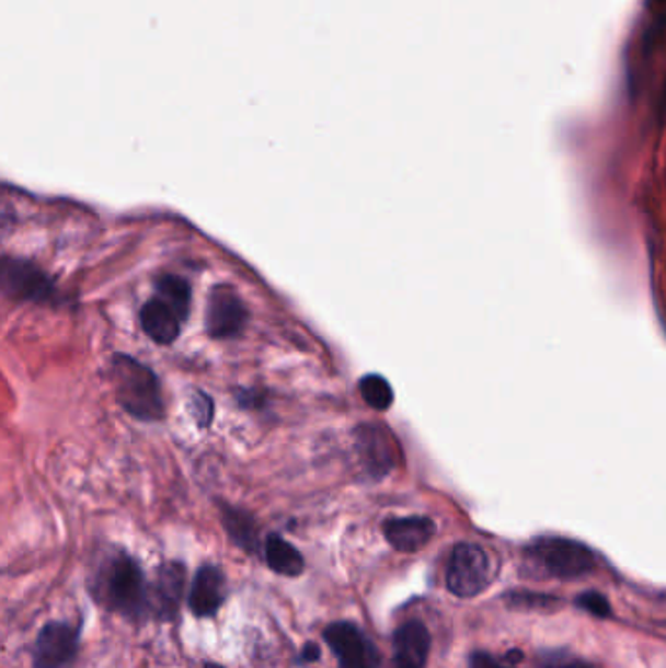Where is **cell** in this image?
<instances>
[{
	"mask_svg": "<svg viewBox=\"0 0 666 668\" xmlns=\"http://www.w3.org/2000/svg\"><path fill=\"white\" fill-rule=\"evenodd\" d=\"M92 597L110 612L134 622L151 615V585L139 563L126 551L112 553L102 561L94 577Z\"/></svg>",
	"mask_w": 666,
	"mask_h": 668,
	"instance_id": "cell-1",
	"label": "cell"
},
{
	"mask_svg": "<svg viewBox=\"0 0 666 668\" xmlns=\"http://www.w3.org/2000/svg\"><path fill=\"white\" fill-rule=\"evenodd\" d=\"M112 380L116 388L117 401L129 415L141 421L162 418L164 403L161 385L147 366L129 356H116L112 361Z\"/></svg>",
	"mask_w": 666,
	"mask_h": 668,
	"instance_id": "cell-2",
	"label": "cell"
},
{
	"mask_svg": "<svg viewBox=\"0 0 666 668\" xmlns=\"http://www.w3.org/2000/svg\"><path fill=\"white\" fill-rule=\"evenodd\" d=\"M526 555L550 577L573 580L586 577L596 567L593 550L583 542L559 535H541L528 543Z\"/></svg>",
	"mask_w": 666,
	"mask_h": 668,
	"instance_id": "cell-3",
	"label": "cell"
},
{
	"mask_svg": "<svg viewBox=\"0 0 666 668\" xmlns=\"http://www.w3.org/2000/svg\"><path fill=\"white\" fill-rule=\"evenodd\" d=\"M495 578L491 557L478 543H458L446 567V587L453 597L475 598L491 587Z\"/></svg>",
	"mask_w": 666,
	"mask_h": 668,
	"instance_id": "cell-4",
	"label": "cell"
},
{
	"mask_svg": "<svg viewBox=\"0 0 666 668\" xmlns=\"http://www.w3.org/2000/svg\"><path fill=\"white\" fill-rule=\"evenodd\" d=\"M323 640L338 660V668H379L378 647L356 623H329Z\"/></svg>",
	"mask_w": 666,
	"mask_h": 668,
	"instance_id": "cell-5",
	"label": "cell"
},
{
	"mask_svg": "<svg viewBox=\"0 0 666 668\" xmlns=\"http://www.w3.org/2000/svg\"><path fill=\"white\" fill-rule=\"evenodd\" d=\"M81 645V625L69 622H47L32 647L34 668H65L77 659Z\"/></svg>",
	"mask_w": 666,
	"mask_h": 668,
	"instance_id": "cell-6",
	"label": "cell"
},
{
	"mask_svg": "<svg viewBox=\"0 0 666 668\" xmlns=\"http://www.w3.org/2000/svg\"><path fill=\"white\" fill-rule=\"evenodd\" d=\"M249 321V311L243 299L231 286H216L207 301V331L216 338H233L243 333Z\"/></svg>",
	"mask_w": 666,
	"mask_h": 668,
	"instance_id": "cell-7",
	"label": "cell"
},
{
	"mask_svg": "<svg viewBox=\"0 0 666 668\" xmlns=\"http://www.w3.org/2000/svg\"><path fill=\"white\" fill-rule=\"evenodd\" d=\"M186 590V567L179 561H166L157 569L151 585V615L171 622L181 610Z\"/></svg>",
	"mask_w": 666,
	"mask_h": 668,
	"instance_id": "cell-8",
	"label": "cell"
},
{
	"mask_svg": "<svg viewBox=\"0 0 666 668\" xmlns=\"http://www.w3.org/2000/svg\"><path fill=\"white\" fill-rule=\"evenodd\" d=\"M358 452L369 475L386 477L395 470L397 442L383 425H364L358 428Z\"/></svg>",
	"mask_w": 666,
	"mask_h": 668,
	"instance_id": "cell-9",
	"label": "cell"
},
{
	"mask_svg": "<svg viewBox=\"0 0 666 668\" xmlns=\"http://www.w3.org/2000/svg\"><path fill=\"white\" fill-rule=\"evenodd\" d=\"M229 588L223 571L216 565L199 567L190 587V612L198 618H211L226 604Z\"/></svg>",
	"mask_w": 666,
	"mask_h": 668,
	"instance_id": "cell-10",
	"label": "cell"
},
{
	"mask_svg": "<svg viewBox=\"0 0 666 668\" xmlns=\"http://www.w3.org/2000/svg\"><path fill=\"white\" fill-rule=\"evenodd\" d=\"M433 637L421 620L401 623L393 633V665L395 668H426Z\"/></svg>",
	"mask_w": 666,
	"mask_h": 668,
	"instance_id": "cell-11",
	"label": "cell"
},
{
	"mask_svg": "<svg viewBox=\"0 0 666 668\" xmlns=\"http://www.w3.org/2000/svg\"><path fill=\"white\" fill-rule=\"evenodd\" d=\"M4 286L14 298L32 301H49L55 291L44 272L19 258H4Z\"/></svg>",
	"mask_w": 666,
	"mask_h": 668,
	"instance_id": "cell-12",
	"label": "cell"
},
{
	"mask_svg": "<svg viewBox=\"0 0 666 668\" xmlns=\"http://www.w3.org/2000/svg\"><path fill=\"white\" fill-rule=\"evenodd\" d=\"M436 533V525L428 516H405L389 518L383 522V535L393 550L401 553H416L430 542Z\"/></svg>",
	"mask_w": 666,
	"mask_h": 668,
	"instance_id": "cell-13",
	"label": "cell"
},
{
	"mask_svg": "<svg viewBox=\"0 0 666 668\" xmlns=\"http://www.w3.org/2000/svg\"><path fill=\"white\" fill-rule=\"evenodd\" d=\"M139 319L145 333L149 338H153L154 343L171 344L181 334V316L176 315L174 309L169 308L162 299H149L141 309Z\"/></svg>",
	"mask_w": 666,
	"mask_h": 668,
	"instance_id": "cell-14",
	"label": "cell"
},
{
	"mask_svg": "<svg viewBox=\"0 0 666 668\" xmlns=\"http://www.w3.org/2000/svg\"><path fill=\"white\" fill-rule=\"evenodd\" d=\"M264 560L276 575L299 577L306 571V560L288 540L278 533H271L264 542Z\"/></svg>",
	"mask_w": 666,
	"mask_h": 668,
	"instance_id": "cell-15",
	"label": "cell"
},
{
	"mask_svg": "<svg viewBox=\"0 0 666 668\" xmlns=\"http://www.w3.org/2000/svg\"><path fill=\"white\" fill-rule=\"evenodd\" d=\"M223 526L227 533L231 535L241 550L246 553H256L259 551V526L254 522L253 516L249 512H243L233 506L223 508Z\"/></svg>",
	"mask_w": 666,
	"mask_h": 668,
	"instance_id": "cell-16",
	"label": "cell"
},
{
	"mask_svg": "<svg viewBox=\"0 0 666 668\" xmlns=\"http://www.w3.org/2000/svg\"><path fill=\"white\" fill-rule=\"evenodd\" d=\"M157 293L169 308L174 309L181 321L188 319L192 306V288L188 281L174 274H164L157 280Z\"/></svg>",
	"mask_w": 666,
	"mask_h": 668,
	"instance_id": "cell-17",
	"label": "cell"
},
{
	"mask_svg": "<svg viewBox=\"0 0 666 668\" xmlns=\"http://www.w3.org/2000/svg\"><path fill=\"white\" fill-rule=\"evenodd\" d=\"M360 393L364 401L376 411H388L393 405V388L389 381L378 373H369L361 378Z\"/></svg>",
	"mask_w": 666,
	"mask_h": 668,
	"instance_id": "cell-18",
	"label": "cell"
},
{
	"mask_svg": "<svg viewBox=\"0 0 666 668\" xmlns=\"http://www.w3.org/2000/svg\"><path fill=\"white\" fill-rule=\"evenodd\" d=\"M506 602L510 608H518V610H536V612H543V610H555V606L561 604V600L558 597H551V595H543V592H531V590H514L508 597Z\"/></svg>",
	"mask_w": 666,
	"mask_h": 668,
	"instance_id": "cell-19",
	"label": "cell"
},
{
	"mask_svg": "<svg viewBox=\"0 0 666 668\" xmlns=\"http://www.w3.org/2000/svg\"><path fill=\"white\" fill-rule=\"evenodd\" d=\"M538 668H593L590 663L567 649H543L538 653Z\"/></svg>",
	"mask_w": 666,
	"mask_h": 668,
	"instance_id": "cell-20",
	"label": "cell"
},
{
	"mask_svg": "<svg viewBox=\"0 0 666 668\" xmlns=\"http://www.w3.org/2000/svg\"><path fill=\"white\" fill-rule=\"evenodd\" d=\"M575 606L578 610L586 612V614L595 615V618H600V620L612 618V604H610V600L604 597L602 592H598V590H586V592H581V595L575 598Z\"/></svg>",
	"mask_w": 666,
	"mask_h": 668,
	"instance_id": "cell-21",
	"label": "cell"
},
{
	"mask_svg": "<svg viewBox=\"0 0 666 668\" xmlns=\"http://www.w3.org/2000/svg\"><path fill=\"white\" fill-rule=\"evenodd\" d=\"M190 408H192V415H194L199 426H207L211 423L214 405H211V399L207 398L206 393H196L192 403H190Z\"/></svg>",
	"mask_w": 666,
	"mask_h": 668,
	"instance_id": "cell-22",
	"label": "cell"
},
{
	"mask_svg": "<svg viewBox=\"0 0 666 668\" xmlns=\"http://www.w3.org/2000/svg\"><path fill=\"white\" fill-rule=\"evenodd\" d=\"M469 668H514L506 659H498L495 655L486 653V650H473L469 655Z\"/></svg>",
	"mask_w": 666,
	"mask_h": 668,
	"instance_id": "cell-23",
	"label": "cell"
},
{
	"mask_svg": "<svg viewBox=\"0 0 666 668\" xmlns=\"http://www.w3.org/2000/svg\"><path fill=\"white\" fill-rule=\"evenodd\" d=\"M321 659V649L315 643H307L306 647L299 653V663H315Z\"/></svg>",
	"mask_w": 666,
	"mask_h": 668,
	"instance_id": "cell-24",
	"label": "cell"
},
{
	"mask_svg": "<svg viewBox=\"0 0 666 668\" xmlns=\"http://www.w3.org/2000/svg\"><path fill=\"white\" fill-rule=\"evenodd\" d=\"M658 114H661V118L666 119V81L665 87H663V94H661V102H658Z\"/></svg>",
	"mask_w": 666,
	"mask_h": 668,
	"instance_id": "cell-25",
	"label": "cell"
},
{
	"mask_svg": "<svg viewBox=\"0 0 666 668\" xmlns=\"http://www.w3.org/2000/svg\"><path fill=\"white\" fill-rule=\"evenodd\" d=\"M202 668H226V667H221V665H217V663H206V665H204V667Z\"/></svg>",
	"mask_w": 666,
	"mask_h": 668,
	"instance_id": "cell-26",
	"label": "cell"
},
{
	"mask_svg": "<svg viewBox=\"0 0 666 668\" xmlns=\"http://www.w3.org/2000/svg\"><path fill=\"white\" fill-rule=\"evenodd\" d=\"M655 2H666V0H655Z\"/></svg>",
	"mask_w": 666,
	"mask_h": 668,
	"instance_id": "cell-27",
	"label": "cell"
}]
</instances>
